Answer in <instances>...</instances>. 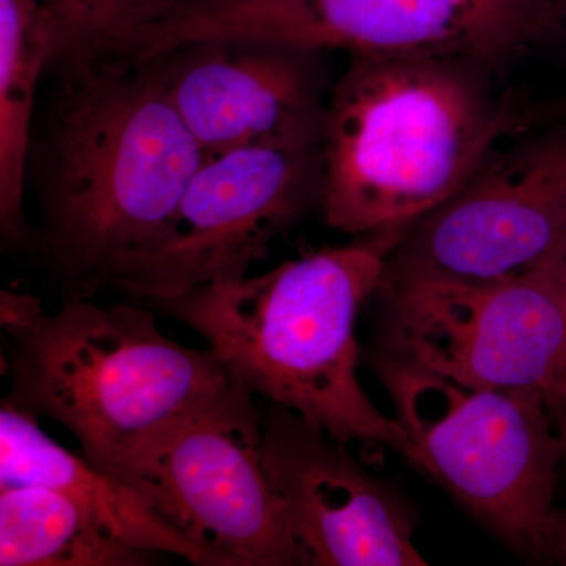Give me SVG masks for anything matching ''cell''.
Segmentation results:
<instances>
[{"instance_id": "ba28073f", "label": "cell", "mask_w": 566, "mask_h": 566, "mask_svg": "<svg viewBox=\"0 0 566 566\" xmlns=\"http://www.w3.org/2000/svg\"><path fill=\"white\" fill-rule=\"evenodd\" d=\"M566 251L509 281L385 274L390 353L476 389L547 387L566 365Z\"/></svg>"}, {"instance_id": "9c48e42d", "label": "cell", "mask_w": 566, "mask_h": 566, "mask_svg": "<svg viewBox=\"0 0 566 566\" xmlns=\"http://www.w3.org/2000/svg\"><path fill=\"white\" fill-rule=\"evenodd\" d=\"M322 188V147L205 156L158 240L123 263L112 286L151 303L243 279L279 234L319 205Z\"/></svg>"}, {"instance_id": "ffe728a7", "label": "cell", "mask_w": 566, "mask_h": 566, "mask_svg": "<svg viewBox=\"0 0 566 566\" xmlns=\"http://www.w3.org/2000/svg\"><path fill=\"white\" fill-rule=\"evenodd\" d=\"M565 289H566V266H565Z\"/></svg>"}, {"instance_id": "5bb4252c", "label": "cell", "mask_w": 566, "mask_h": 566, "mask_svg": "<svg viewBox=\"0 0 566 566\" xmlns=\"http://www.w3.org/2000/svg\"><path fill=\"white\" fill-rule=\"evenodd\" d=\"M59 54L43 0H0V230L6 245L39 244L24 214L32 114L41 73Z\"/></svg>"}, {"instance_id": "277c9868", "label": "cell", "mask_w": 566, "mask_h": 566, "mask_svg": "<svg viewBox=\"0 0 566 566\" xmlns=\"http://www.w3.org/2000/svg\"><path fill=\"white\" fill-rule=\"evenodd\" d=\"M156 312L69 296L46 312L39 297L3 290L14 408L63 424L82 455L109 472L145 436L203 403L232 381L210 348L166 337Z\"/></svg>"}, {"instance_id": "7a4b0ae2", "label": "cell", "mask_w": 566, "mask_h": 566, "mask_svg": "<svg viewBox=\"0 0 566 566\" xmlns=\"http://www.w3.org/2000/svg\"><path fill=\"white\" fill-rule=\"evenodd\" d=\"M411 226L386 227L268 273L140 304L196 331L255 397L346 446L389 447L423 471L422 453L405 428L376 408L357 378V316L381 290L390 256Z\"/></svg>"}, {"instance_id": "5b68a950", "label": "cell", "mask_w": 566, "mask_h": 566, "mask_svg": "<svg viewBox=\"0 0 566 566\" xmlns=\"http://www.w3.org/2000/svg\"><path fill=\"white\" fill-rule=\"evenodd\" d=\"M374 364L424 474L517 553L545 558L564 463L545 395L465 387L390 352Z\"/></svg>"}, {"instance_id": "6da1fadb", "label": "cell", "mask_w": 566, "mask_h": 566, "mask_svg": "<svg viewBox=\"0 0 566 566\" xmlns=\"http://www.w3.org/2000/svg\"><path fill=\"white\" fill-rule=\"evenodd\" d=\"M52 66L59 87L41 140L36 245L70 296L93 297L158 240L205 153L151 61Z\"/></svg>"}, {"instance_id": "30bf717a", "label": "cell", "mask_w": 566, "mask_h": 566, "mask_svg": "<svg viewBox=\"0 0 566 566\" xmlns=\"http://www.w3.org/2000/svg\"><path fill=\"white\" fill-rule=\"evenodd\" d=\"M565 251L566 123L495 150L455 196L409 227L386 274L501 282Z\"/></svg>"}, {"instance_id": "8fae6325", "label": "cell", "mask_w": 566, "mask_h": 566, "mask_svg": "<svg viewBox=\"0 0 566 566\" xmlns=\"http://www.w3.org/2000/svg\"><path fill=\"white\" fill-rule=\"evenodd\" d=\"M323 54L263 40L205 39L147 61L208 156L322 147L331 95Z\"/></svg>"}, {"instance_id": "d6986e66", "label": "cell", "mask_w": 566, "mask_h": 566, "mask_svg": "<svg viewBox=\"0 0 566 566\" xmlns=\"http://www.w3.org/2000/svg\"><path fill=\"white\" fill-rule=\"evenodd\" d=\"M553 117L566 123V96L560 103L554 104Z\"/></svg>"}, {"instance_id": "4fadbf2b", "label": "cell", "mask_w": 566, "mask_h": 566, "mask_svg": "<svg viewBox=\"0 0 566 566\" xmlns=\"http://www.w3.org/2000/svg\"><path fill=\"white\" fill-rule=\"evenodd\" d=\"M39 485L69 495L123 542L197 566H227L221 557L193 543L144 495L118 476L102 471L52 441L39 419L9 401L0 408V486Z\"/></svg>"}, {"instance_id": "52a82bcc", "label": "cell", "mask_w": 566, "mask_h": 566, "mask_svg": "<svg viewBox=\"0 0 566 566\" xmlns=\"http://www.w3.org/2000/svg\"><path fill=\"white\" fill-rule=\"evenodd\" d=\"M237 379L117 458L109 474L227 566H296L263 461V416Z\"/></svg>"}, {"instance_id": "3957f363", "label": "cell", "mask_w": 566, "mask_h": 566, "mask_svg": "<svg viewBox=\"0 0 566 566\" xmlns=\"http://www.w3.org/2000/svg\"><path fill=\"white\" fill-rule=\"evenodd\" d=\"M483 63L352 55L323 133L324 221L365 234L446 203L517 122Z\"/></svg>"}, {"instance_id": "2e32d148", "label": "cell", "mask_w": 566, "mask_h": 566, "mask_svg": "<svg viewBox=\"0 0 566 566\" xmlns=\"http://www.w3.org/2000/svg\"><path fill=\"white\" fill-rule=\"evenodd\" d=\"M177 2L180 0H43L59 36L54 63L114 54Z\"/></svg>"}, {"instance_id": "9a60e30c", "label": "cell", "mask_w": 566, "mask_h": 566, "mask_svg": "<svg viewBox=\"0 0 566 566\" xmlns=\"http://www.w3.org/2000/svg\"><path fill=\"white\" fill-rule=\"evenodd\" d=\"M161 556L123 542L61 491L0 486V566H150Z\"/></svg>"}, {"instance_id": "7c38bea8", "label": "cell", "mask_w": 566, "mask_h": 566, "mask_svg": "<svg viewBox=\"0 0 566 566\" xmlns=\"http://www.w3.org/2000/svg\"><path fill=\"white\" fill-rule=\"evenodd\" d=\"M262 416L264 465L301 565H427L409 510L344 442L283 406L270 403Z\"/></svg>"}, {"instance_id": "ac0fdd59", "label": "cell", "mask_w": 566, "mask_h": 566, "mask_svg": "<svg viewBox=\"0 0 566 566\" xmlns=\"http://www.w3.org/2000/svg\"><path fill=\"white\" fill-rule=\"evenodd\" d=\"M545 558L566 565V510H557L547 535Z\"/></svg>"}, {"instance_id": "e0dca14e", "label": "cell", "mask_w": 566, "mask_h": 566, "mask_svg": "<svg viewBox=\"0 0 566 566\" xmlns=\"http://www.w3.org/2000/svg\"><path fill=\"white\" fill-rule=\"evenodd\" d=\"M545 403L554 431H556L558 442H560L564 463H566V365L562 368L557 378L554 379L553 385L547 387Z\"/></svg>"}, {"instance_id": "8992f818", "label": "cell", "mask_w": 566, "mask_h": 566, "mask_svg": "<svg viewBox=\"0 0 566 566\" xmlns=\"http://www.w3.org/2000/svg\"><path fill=\"white\" fill-rule=\"evenodd\" d=\"M566 24V0H182L145 32L148 55L205 39L499 66Z\"/></svg>"}]
</instances>
